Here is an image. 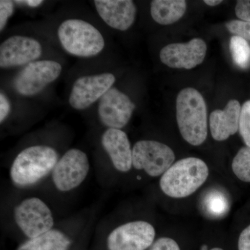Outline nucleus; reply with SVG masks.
<instances>
[{
    "label": "nucleus",
    "instance_id": "f257e3e1",
    "mask_svg": "<svg viewBox=\"0 0 250 250\" xmlns=\"http://www.w3.org/2000/svg\"><path fill=\"white\" fill-rule=\"evenodd\" d=\"M176 118L179 132L189 144L199 146L208 136V118L205 99L191 87L179 92L176 100Z\"/></svg>",
    "mask_w": 250,
    "mask_h": 250
},
{
    "label": "nucleus",
    "instance_id": "f03ea898",
    "mask_svg": "<svg viewBox=\"0 0 250 250\" xmlns=\"http://www.w3.org/2000/svg\"><path fill=\"white\" fill-rule=\"evenodd\" d=\"M209 174L207 164L196 157H188L174 163L161 176V190L172 198H185L197 191Z\"/></svg>",
    "mask_w": 250,
    "mask_h": 250
},
{
    "label": "nucleus",
    "instance_id": "7ed1b4c3",
    "mask_svg": "<svg viewBox=\"0 0 250 250\" xmlns=\"http://www.w3.org/2000/svg\"><path fill=\"white\" fill-rule=\"evenodd\" d=\"M59 159L57 151L49 146L26 148L18 154L11 165V181L19 187L34 185L52 172Z\"/></svg>",
    "mask_w": 250,
    "mask_h": 250
},
{
    "label": "nucleus",
    "instance_id": "20e7f679",
    "mask_svg": "<svg viewBox=\"0 0 250 250\" xmlns=\"http://www.w3.org/2000/svg\"><path fill=\"white\" fill-rule=\"evenodd\" d=\"M58 36L67 53L77 57H93L104 47V39L101 33L82 20L64 21L59 27Z\"/></svg>",
    "mask_w": 250,
    "mask_h": 250
},
{
    "label": "nucleus",
    "instance_id": "39448f33",
    "mask_svg": "<svg viewBox=\"0 0 250 250\" xmlns=\"http://www.w3.org/2000/svg\"><path fill=\"white\" fill-rule=\"evenodd\" d=\"M15 222L29 239L36 238L54 229L52 210L39 197L24 199L15 207Z\"/></svg>",
    "mask_w": 250,
    "mask_h": 250
},
{
    "label": "nucleus",
    "instance_id": "423d86ee",
    "mask_svg": "<svg viewBox=\"0 0 250 250\" xmlns=\"http://www.w3.org/2000/svg\"><path fill=\"white\" fill-rule=\"evenodd\" d=\"M133 167L144 170L152 177L162 176L174 164L175 154L171 147L161 142L143 140L132 148Z\"/></svg>",
    "mask_w": 250,
    "mask_h": 250
},
{
    "label": "nucleus",
    "instance_id": "0eeeda50",
    "mask_svg": "<svg viewBox=\"0 0 250 250\" xmlns=\"http://www.w3.org/2000/svg\"><path fill=\"white\" fill-rule=\"evenodd\" d=\"M90 171L88 156L79 149H70L59 159L52 172L57 190L69 192L84 182Z\"/></svg>",
    "mask_w": 250,
    "mask_h": 250
},
{
    "label": "nucleus",
    "instance_id": "6e6552de",
    "mask_svg": "<svg viewBox=\"0 0 250 250\" xmlns=\"http://www.w3.org/2000/svg\"><path fill=\"white\" fill-rule=\"evenodd\" d=\"M154 226L144 220L123 224L108 234L106 246L108 250H146L154 243Z\"/></svg>",
    "mask_w": 250,
    "mask_h": 250
},
{
    "label": "nucleus",
    "instance_id": "1a4fd4ad",
    "mask_svg": "<svg viewBox=\"0 0 250 250\" xmlns=\"http://www.w3.org/2000/svg\"><path fill=\"white\" fill-rule=\"evenodd\" d=\"M62 70V65L54 61L31 62L15 77L14 89L24 96L36 95L57 80Z\"/></svg>",
    "mask_w": 250,
    "mask_h": 250
},
{
    "label": "nucleus",
    "instance_id": "9d476101",
    "mask_svg": "<svg viewBox=\"0 0 250 250\" xmlns=\"http://www.w3.org/2000/svg\"><path fill=\"white\" fill-rule=\"evenodd\" d=\"M136 106L127 95L116 88L108 90L100 100L98 115L108 129H121L129 123Z\"/></svg>",
    "mask_w": 250,
    "mask_h": 250
},
{
    "label": "nucleus",
    "instance_id": "9b49d317",
    "mask_svg": "<svg viewBox=\"0 0 250 250\" xmlns=\"http://www.w3.org/2000/svg\"><path fill=\"white\" fill-rule=\"evenodd\" d=\"M115 82L116 77L111 73L80 77L72 86L69 98L70 106L77 110L89 107L111 89Z\"/></svg>",
    "mask_w": 250,
    "mask_h": 250
},
{
    "label": "nucleus",
    "instance_id": "f8f14e48",
    "mask_svg": "<svg viewBox=\"0 0 250 250\" xmlns=\"http://www.w3.org/2000/svg\"><path fill=\"white\" fill-rule=\"evenodd\" d=\"M207 46L205 41L195 38L187 42L171 43L161 49L160 59L171 68L190 70L205 61Z\"/></svg>",
    "mask_w": 250,
    "mask_h": 250
},
{
    "label": "nucleus",
    "instance_id": "ddd939ff",
    "mask_svg": "<svg viewBox=\"0 0 250 250\" xmlns=\"http://www.w3.org/2000/svg\"><path fill=\"white\" fill-rule=\"evenodd\" d=\"M40 42L32 38L14 36L0 46V67L20 66L35 62L42 54Z\"/></svg>",
    "mask_w": 250,
    "mask_h": 250
},
{
    "label": "nucleus",
    "instance_id": "4468645a",
    "mask_svg": "<svg viewBox=\"0 0 250 250\" xmlns=\"http://www.w3.org/2000/svg\"><path fill=\"white\" fill-rule=\"evenodd\" d=\"M97 11L109 27L126 31L131 27L136 16V6L131 0H95Z\"/></svg>",
    "mask_w": 250,
    "mask_h": 250
},
{
    "label": "nucleus",
    "instance_id": "2eb2a0df",
    "mask_svg": "<svg viewBox=\"0 0 250 250\" xmlns=\"http://www.w3.org/2000/svg\"><path fill=\"white\" fill-rule=\"evenodd\" d=\"M102 145L117 170L124 173L131 170L132 148L126 133L121 129H108L102 136Z\"/></svg>",
    "mask_w": 250,
    "mask_h": 250
},
{
    "label": "nucleus",
    "instance_id": "dca6fc26",
    "mask_svg": "<svg viewBox=\"0 0 250 250\" xmlns=\"http://www.w3.org/2000/svg\"><path fill=\"white\" fill-rule=\"evenodd\" d=\"M241 105L236 100L228 102L223 110L212 112L209 118L210 134L217 141H224L236 134L239 129Z\"/></svg>",
    "mask_w": 250,
    "mask_h": 250
},
{
    "label": "nucleus",
    "instance_id": "f3484780",
    "mask_svg": "<svg viewBox=\"0 0 250 250\" xmlns=\"http://www.w3.org/2000/svg\"><path fill=\"white\" fill-rule=\"evenodd\" d=\"M187 9L184 0H154L151 3V16L158 24L168 25L183 17Z\"/></svg>",
    "mask_w": 250,
    "mask_h": 250
},
{
    "label": "nucleus",
    "instance_id": "a211bd4d",
    "mask_svg": "<svg viewBox=\"0 0 250 250\" xmlns=\"http://www.w3.org/2000/svg\"><path fill=\"white\" fill-rule=\"evenodd\" d=\"M71 240L65 233L52 229L41 236L24 242L18 250H67Z\"/></svg>",
    "mask_w": 250,
    "mask_h": 250
},
{
    "label": "nucleus",
    "instance_id": "6ab92c4d",
    "mask_svg": "<svg viewBox=\"0 0 250 250\" xmlns=\"http://www.w3.org/2000/svg\"><path fill=\"white\" fill-rule=\"evenodd\" d=\"M229 49L235 64L242 69L249 67L250 46L246 39L233 36L230 39Z\"/></svg>",
    "mask_w": 250,
    "mask_h": 250
},
{
    "label": "nucleus",
    "instance_id": "aec40b11",
    "mask_svg": "<svg viewBox=\"0 0 250 250\" xmlns=\"http://www.w3.org/2000/svg\"><path fill=\"white\" fill-rule=\"evenodd\" d=\"M231 169L237 178L250 183V148L243 147L238 150L231 164Z\"/></svg>",
    "mask_w": 250,
    "mask_h": 250
},
{
    "label": "nucleus",
    "instance_id": "412c9836",
    "mask_svg": "<svg viewBox=\"0 0 250 250\" xmlns=\"http://www.w3.org/2000/svg\"><path fill=\"white\" fill-rule=\"evenodd\" d=\"M238 131L247 147L250 148V100L242 106Z\"/></svg>",
    "mask_w": 250,
    "mask_h": 250
},
{
    "label": "nucleus",
    "instance_id": "4be33fe9",
    "mask_svg": "<svg viewBox=\"0 0 250 250\" xmlns=\"http://www.w3.org/2000/svg\"><path fill=\"white\" fill-rule=\"evenodd\" d=\"M227 29L234 36H240L247 41H250V22L233 20L225 24Z\"/></svg>",
    "mask_w": 250,
    "mask_h": 250
},
{
    "label": "nucleus",
    "instance_id": "5701e85b",
    "mask_svg": "<svg viewBox=\"0 0 250 250\" xmlns=\"http://www.w3.org/2000/svg\"><path fill=\"white\" fill-rule=\"evenodd\" d=\"M14 11V2L10 0L0 1V31H2L6 26L9 18Z\"/></svg>",
    "mask_w": 250,
    "mask_h": 250
},
{
    "label": "nucleus",
    "instance_id": "b1692460",
    "mask_svg": "<svg viewBox=\"0 0 250 250\" xmlns=\"http://www.w3.org/2000/svg\"><path fill=\"white\" fill-rule=\"evenodd\" d=\"M149 250H181L178 243L172 238L162 237L156 240Z\"/></svg>",
    "mask_w": 250,
    "mask_h": 250
},
{
    "label": "nucleus",
    "instance_id": "393cba45",
    "mask_svg": "<svg viewBox=\"0 0 250 250\" xmlns=\"http://www.w3.org/2000/svg\"><path fill=\"white\" fill-rule=\"evenodd\" d=\"M235 12L237 17L242 21L250 22V0L237 1Z\"/></svg>",
    "mask_w": 250,
    "mask_h": 250
},
{
    "label": "nucleus",
    "instance_id": "a878e982",
    "mask_svg": "<svg viewBox=\"0 0 250 250\" xmlns=\"http://www.w3.org/2000/svg\"><path fill=\"white\" fill-rule=\"evenodd\" d=\"M238 250H250V225L243 230L238 241Z\"/></svg>",
    "mask_w": 250,
    "mask_h": 250
},
{
    "label": "nucleus",
    "instance_id": "bb28decb",
    "mask_svg": "<svg viewBox=\"0 0 250 250\" xmlns=\"http://www.w3.org/2000/svg\"><path fill=\"white\" fill-rule=\"evenodd\" d=\"M211 200V204L208 205V208L214 213H221L225 211L226 208L225 200L224 197H220L219 195H215V197Z\"/></svg>",
    "mask_w": 250,
    "mask_h": 250
},
{
    "label": "nucleus",
    "instance_id": "cd10ccee",
    "mask_svg": "<svg viewBox=\"0 0 250 250\" xmlns=\"http://www.w3.org/2000/svg\"><path fill=\"white\" fill-rule=\"evenodd\" d=\"M11 104L9 100L3 93H0V123H2L9 116Z\"/></svg>",
    "mask_w": 250,
    "mask_h": 250
},
{
    "label": "nucleus",
    "instance_id": "c85d7f7f",
    "mask_svg": "<svg viewBox=\"0 0 250 250\" xmlns=\"http://www.w3.org/2000/svg\"><path fill=\"white\" fill-rule=\"evenodd\" d=\"M24 4L28 5V6H31V7H37V6H40L43 1L41 0H27V1H22Z\"/></svg>",
    "mask_w": 250,
    "mask_h": 250
},
{
    "label": "nucleus",
    "instance_id": "c756f323",
    "mask_svg": "<svg viewBox=\"0 0 250 250\" xmlns=\"http://www.w3.org/2000/svg\"><path fill=\"white\" fill-rule=\"evenodd\" d=\"M204 2L208 6H215L221 4L223 1H221V0H205Z\"/></svg>",
    "mask_w": 250,
    "mask_h": 250
},
{
    "label": "nucleus",
    "instance_id": "7c9ffc66",
    "mask_svg": "<svg viewBox=\"0 0 250 250\" xmlns=\"http://www.w3.org/2000/svg\"><path fill=\"white\" fill-rule=\"evenodd\" d=\"M224 250L223 249H222V248H212L211 250Z\"/></svg>",
    "mask_w": 250,
    "mask_h": 250
}]
</instances>
